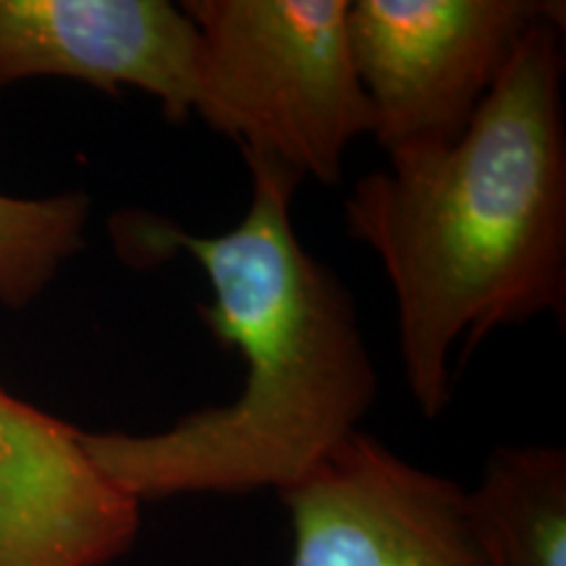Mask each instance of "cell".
<instances>
[{"label": "cell", "instance_id": "obj_1", "mask_svg": "<svg viewBox=\"0 0 566 566\" xmlns=\"http://www.w3.org/2000/svg\"><path fill=\"white\" fill-rule=\"evenodd\" d=\"M250 208L223 233H192L147 210L113 216L116 252L134 268L192 258L212 300L197 315L244 363L242 391L223 407L184 415L158 433H82L84 449L134 501L171 495L275 493L307 475L378 399V370L357 302L334 268L294 231L300 179L244 158Z\"/></svg>", "mask_w": 566, "mask_h": 566}, {"label": "cell", "instance_id": "obj_2", "mask_svg": "<svg viewBox=\"0 0 566 566\" xmlns=\"http://www.w3.org/2000/svg\"><path fill=\"white\" fill-rule=\"evenodd\" d=\"M564 24L530 27L485 101L446 145L365 174L344 229L375 252L396 300L401 370L438 420L462 363L499 328L566 323Z\"/></svg>", "mask_w": 566, "mask_h": 566}, {"label": "cell", "instance_id": "obj_3", "mask_svg": "<svg viewBox=\"0 0 566 566\" xmlns=\"http://www.w3.org/2000/svg\"><path fill=\"white\" fill-rule=\"evenodd\" d=\"M197 30L195 116L300 181L336 187L373 111L346 32L349 0H187Z\"/></svg>", "mask_w": 566, "mask_h": 566}, {"label": "cell", "instance_id": "obj_4", "mask_svg": "<svg viewBox=\"0 0 566 566\" xmlns=\"http://www.w3.org/2000/svg\"><path fill=\"white\" fill-rule=\"evenodd\" d=\"M554 0H349L354 71L386 155L462 137L514 48Z\"/></svg>", "mask_w": 566, "mask_h": 566}, {"label": "cell", "instance_id": "obj_5", "mask_svg": "<svg viewBox=\"0 0 566 566\" xmlns=\"http://www.w3.org/2000/svg\"><path fill=\"white\" fill-rule=\"evenodd\" d=\"M279 499L294 533L289 566H488L464 488L365 430Z\"/></svg>", "mask_w": 566, "mask_h": 566}, {"label": "cell", "instance_id": "obj_6", "mask_svg": "<svg viewBox=\"0 0 566 566\" xmlns=\"http://www.w3.org/2000/svg\"><path fill=\"white\" fill-rule=\"evenodd\" d=\"M61 76L116 97L139 90L160 116H195L197 30L171 0H0V90Z\"/></svg>", "mask_w": 566, "mask_h": 566}, {"label": "cell", "instance_id": "obj_7", "mask_svg": "<svg viewBox=\"0 0 566 566\" xmlns=\"http://www.w3.org/2000/svg\"><path fill=\"white\" fill-rule=\"evenodd\" d=\"M82 433L0 388V566H108L134 546L142 504Z\"/></svg>", "mask_w": 566, "mask_h": 566}, {"label": "cell", "instance_id": "obj_8", "mask_svg": "<svg viewBox=\"0 0 566 566\" xmlns=\"http://www.w3.org/2000/svg\"><path fill=\"white\" fill-rule=\"evenodd\" d=\"M467 506L488 566H566V451L499 446Z\"/></svg>", "mask_w": 566, "mask_h": 566}, {"label": "cell", "instance_id": "obj_9", "mask_svg": "<svg viewBox=\"0 0 566 566\" xmlns=\"http://www.w3.org/2000/svg\"><path fill=\"white\" fill-rule=\"evenodd\" d=\"M90 197L0 195V302L27 307L51 286L61 265L80 252Z\"/></svg>", "mask_w": 566, "mask_h": 566}]
</instances>
